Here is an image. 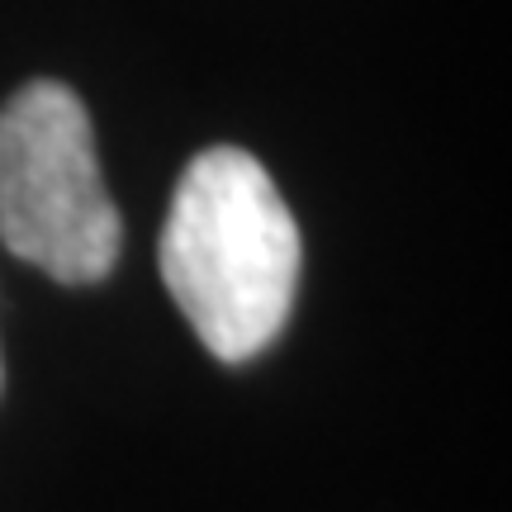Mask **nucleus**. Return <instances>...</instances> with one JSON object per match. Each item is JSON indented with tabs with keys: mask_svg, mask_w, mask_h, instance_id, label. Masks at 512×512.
Returning a JSON list of instances; mask_svg holds the SVG:
<instances>
[{
	"mask_svg": "<svg viewBox=\"0 0 512 512\" xmlns=\"http://www.w3.org/2000/svg\"><path fill=\"white\" fill-rule=\"evenodd\" d=\"M0 380H5V370H0Z\"/></svg>",
	"mask_w": 512,
	"mask_h": 512,
	"instance_id": "obj_3",
	"label": "nucleus"
},
{
	"mask_svg": "<svg viewBox=\"0 0 512 512\" xmlns=\"http://www.w3.org/2000/svg\"><path fill=\"white\" fill-rule=\"evenodd\" d=\"M157 266L185 323L219 361L242 366L280 337L304 242L271 171L247 147H204L181 171Z\"/></svg>",
	"mask_w": 512,
	"mask_h": 512,
	"instance_id": "obj_1",
	"label": "nucleus"
},
{
	"mask_svg": "<svg viewBox=\"0 0 512 512\" xmlns=\"http://www.w3.org/2000/svg\"><path fill=\"white\" fill-rule=\"evenodd\" d=\"M0 242L62 285H95L119 261L124 223L91 114L62 81H29L0 105Z\"/></svg>",
	"mask_w": 512,
	"mask_h": 512,
	"instance_id": "obj_2",
	"label": "nucleus"
}]
</instances>
